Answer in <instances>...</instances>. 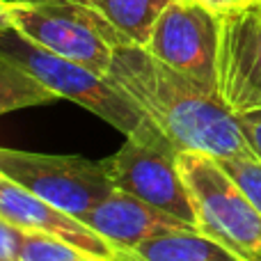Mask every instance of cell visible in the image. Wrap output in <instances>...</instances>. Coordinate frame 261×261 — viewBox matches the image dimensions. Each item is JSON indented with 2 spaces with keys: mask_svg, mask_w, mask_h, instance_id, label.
Masks as SVG:
<instances>
[{
  "mask_svg": "<svg viewBox=\"0 0 261 261\" xmlns=\"http://www.w3.org/2000/svg\"><path fill=\"white\" fill-rule=\"evenodd\" d=\"M106 76L126 92L179 151H202L218 161L254 156L239 113L218 92L174 71L144 46H115Z\"/></svg>",
  "mask_w": 261,
  "mask_h": 261,
  "instance_id": "6da1fadb",
  "label": "cell"
},
{
  "mask_svg": "<svg viewBox=\"0 0 261 261\" xmlns=\"http://www.w3.org/2000/svg\"><path fill=\"white\" fill-rule=\"evenodd\" d=\"M0 53L39 78L60 99L64 96L76 101L122 133H135L149 119L140 106L108 76H99L73 60L50 53L48 48L23 37L12 25L0 28Z\"/></svg>",
  "mask_w": 261,
  "mask_h": 261,
  "instance_id": "7a4b0ae2",
  "label": "cell"
},
{
  "mask_svg": "<svg viewBox=\"0 0 261 261\" xmlns=\"http://www.w3.org/2000/svg\"><path fill=\"white\" fill-rule=\"evenodd\" d=\"M179 170L197 213V229L245 261H261V213L220 161L179 151Z\"/></svg>",
  "mask_w": 261,
  "mask_h": 261,
  "instance_id": "3957f363",
  "label": "cell"
},
{
  "mask_svg": "<svg viewBox=\"0 0 261 261\" xmlns=\"http://www.w3.org/2000/svg\"><path fill=\"white\" fill-rule=\"evenodd\" d=\"M9 23L30 41L99 76L108 73L115 46L126 44L106 18L78 0H12Z\"/></svg>",
  "mask_w": 261,
  "mask_h": 261,
  "instance_id": "277c9868",
  "label": "cell"
},
{
  "mask_svg": "<svg viewBox=\"0 0 261 261\" xmlns=\"http://www.w3.org/2000/svg\"><path fill=\"white\" fill-rule=\"evenodd\" d=\"M103 163L115 188L197 227L193 197L179 170V149L151 119Z\"/></svg>",
  "mask_w": 261,
  "mask_h": 261,
  "instance_id": "5b68a950",
  "label": "cell"
},
{
  "mask_svg": "<svg viewBox=\"0 0 261 261\" xmlns=\"http://www.w3.org/2000/svg\"><path fill=\"white\" fill-rule=\"evenodd\" d=\"M0 174L81 220L115 193L103 161L0 147Z\"/></svg>",
  "mask_w": 261,
  "mask_h": 261,
  "instance_id": "8992f818",
  "label": "cell"
},
{
  "mask_svg": "<svg viewBox=\"0 0 261 261\" xmlns=\"http://www.w3.org/2000/svg\"><path fill=\"white\" fill-rule=\"evenodd\" d=\"M218 12L199 0H172L158 16L144 48L208 92H218Z\"/></svg>",
  "mask_w": 261,
  "mask_h": 261,
  "instance_id": "52a82bcc",
  "label": "cell"
},
{
  "mask_svg": "<svg viewBox=\"0 0 261 261\" xmlns=\"http://www.w3.org/2000/svg\"><path fill=\"white\" fill-rule=\"evenodd\" d=\"M218 94L234 113L261 108V0L220 12Z\"/></svg>",
  "mask_w": 261,
  "mask_h": 261,
  "instance_id": "ba28073f",
  "label": "cell"
},
{
  "mask_svg": "<svg viewBox=\"0 0 261 261\" xmlns=\"http://www.w3.org/2000/svg\"><path fill=\"white\" fill-rule=\"evenodd\" d=\"M0 218H5L9 225L21 231L53 236L94 257L117 261V250L106 239H101L92 227L46 199L37 197L30 190L21 188L3 174H0Z\"/></svg>",
  "mask_w": 261,
  "mask_h": 261,
  "instance_id": "9c48e42d",
  "label": "cell"
},
{
  "mask_svg": "<svg viewBox=\"0 0 261 261\" xmlns=\"http://www.w3.org/2000/svg\"><path fill=\"white\" fill-rule=\"evenodd\" d=\"M87 227L96 231L101 239H106L115 250H130L142 241L153 236L172 234L181 229H197L161 208L138 199L135 195L124 193L115 188L110 197L96 204L92 211L81 218Z\"/></svg>",
  "mask_w": 261,
  "mask_h": 261,
  "instance_id": "30bf717a",
  "label": "cell"
},
{
  "mask_svg": "<svg viewBox=\"0 0 261 261\" xmlns=\"http://www.w3.org/2000/svg\"><path fill=\"white\" fill-rule=\"evenodd\" d=\"M117 261H245L199 229L153 236L130 250H119Z\"/></svg>",
  "mask_w": 261,
  "mask_h": 261,
  "instance_id": "8fae6325",
  "label": "cell"
},
{
  "mask_svg": "<svg viewBox=\"0 0 261 261\" xmlns=\"http://www.w3.org/2000/svg\"><path fill=\"white\" fill-rule=\"evenodd\" d=\"M94 9L119 32L126 44L147 46L158 16L172 0H78Z\"/></svg>",
  "mask_w": 261,
  "mask_h": 261,
  "instance_id": "7c38bea8",
  "label": "cell"
},
{
  "mask_svg": "<svg viewBox=\"0 0 261 261\" xmlns=\"http://www.w3.org/2000/svg\"><path fill=\"white\" fill-rule=\"evenodd\" d=\"M58 99L60 96L39 78L0 53V115L32 106H46Z\"/></svg>",
  "mask_w": 261,
  "mask_h": 261,
  "instance_id": "4fadbf2b",
  "label": "cell"
},
{
  "mask_svg": "<svg viewBox=\"0 0 261 261\" xmlns=\"http://www.w3.org/2000/svg\"><path fill=\"white\" fill-rule=\"evenodd\" d=\"M16 261H108L94 254L78 250L73 245L58 241L46 234L21 231V248Z\"/></svg>",
  "mask_w": 261,
  "mask_h": 261,
  "instance_id": "5bb4252c",
  "label": "cell"
},
{
  "mask_svg": "<svg viewBox=\"0 0 261 261\" xmlns=\"http://www.w3.org/2000/svg\"><path fill=\"white\" fill-rule=\"evenodd\" d=\"M220 165L241 186V190L248 195V199L261 213V161L259 158L257 156L227 158V161H220Z\"/></svg>",
  "mask_w": 261,
  "mask_h": 261,
  "instance_id": "9a60e30c",
  "label": "cell"
},
{
  "mask_svg": "<svg viewBox=\"0 0 261 261\" xmlns=\"http://www.w3.org/2000/svg\"><path fill=\"white\" fill-rule=\"evenodd\" d=\"M21 248V229L0 218V261H16Z\"/></svg>",
  "mask_w": 261,
  "mask_h": 261,
  "instance_id": "2e32d148",
  "label": "cell"
},
{
  "mask_svg": "<svg viewBox=\"0 0 261 261\" xmlns=\"http://www.w3.org/2000/svg\"><path fill=\"white\" fill-rule=\"evenodd\" d=\"M239 119H241V128H243L250 149L261 161V108L250 110V113H239Z\"/></svg>",
  "mask_w": 261,
  "mask_h": 261,
  "instance_id": "e0dca14e",
  "label": "cell"
},
{
  "mask_svg": "<svg viewBox=\"0 0 261 261\" xmlns=\"http://www.w3.org/2000/svg\"><path fill=\"white\" fill-rule=\"evenodd\" d=\"M199 3H204L206 7H211L213 12H227V9L231 7H239V5H245L243 0H199Z\"/></svg>",
  "mask_w": 261,
  "mask_h": 261,
  "instance_id": "ac0fdd59",
  "label": "cell"
},
{
  "mask_svg": "<svg viewBox=\"0 0 261 261\" xmlns=\"http://www.w3.org/2000/svg\"><path fill=\"white\" fill-rule=\"evenodd\" d=\"M9 9H12V0H0V28L12 25L9 23Z\"/></svg>",
  "mask_w": 261,
  "mask_h": 261,
  "instance_id": "d6986e66",
  "label": "cell"
},
{
  "mask_svg": "<svg viewBox=\"0 0 261 261\" xmlns=\"http://www.w3.org/2000/svg\"><path fill=\"white\" fill-rule=\"evenodd\" d=\"M243 3H252V0H243Z\"/></svg>",
  "mask_w": 261,
  "mask_h": 261,
  "instance_id": "ffe728a7",
  "label": "cell"
}]
</instances>
